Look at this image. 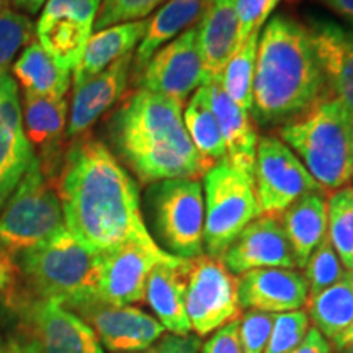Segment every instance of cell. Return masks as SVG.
<instances>
[{"instance_id":"cell-1","label":"cell","mask_w":353,"mask_h":353,"mask_svg":"<svg viewBox=\"0 0 353 353\" xmlns=\"http://www.w3.org/2000/svg\"><path fill=\"white\" fill-rule=\"evenodd\" d=\"M65 229L95 252L149 239L138 183L101 141L79 136L65 149L54 180Z\"/></svg>"},{"instance_id":"cell-2","label":"cell","mask_w":353,"mask_h":353,"mask_svg":"<svg viewBox=\"0 0 353 353\" xmlns=\"http://www.w3.org/2000/svg\"><path fill=\"white\" fill-rule=\"evenodd\" d=\"M329 92L307 26L275 15L259 39L252 113L263 126H286L327 99Z\"/></svg>"},{"instance_id":"cell-3","label":"cell","mask_w":353,"mask_h":353,"mask_svg":"<svg viewBox=\"0 0 353 353\" xmlns=\"http://www.w3.org/2000/svg\"><path fill=\"white\" fill-rule=\"evenodd\" d=\"M110 136L123 162L143 183L205 175L179 101L139 88L117 108Z\"/></svg>"},{"instance_id":"cell-4","label":"cell","mask_w":353,"mask_h":353,"mask_svg":"<svg viewBox=\"0 0 353 353\" xmlns=\"http://www.w3.org/2000/svg\"><path fill=\"white\" fill-rule=\"evenodd\" d=\"M13 259L30 298L68 306L77 299L97 296L100 252L79 242L68 229Z\"/></svg>"},{"instance_id":"cell-5","label":"cell","mask_w":353,"mask_h":353,"mask_svg":"<svg viewBox=\"0 0 353 353\" xmlns=\"http://www.w3.org/2000/svg\"><path fill=\"white\" fill-rule=\"evenodd\" d=\"M280 139L324 190L335 192L353 180V118L337 99L327 97L303 118L281 126Z\"/></svg>"},{"instance_id":"cell-6","label":"cell","mask_w":353,"mask_h":353,"mask_svg":"<svg viewBox=\"0 0 353 353\" xmlns=\"http://www.w3.org/2000/svg\"><path fill=\"white\" fill-rule=\"evenodd\" d=\"M65 229L54 187L43 174L37 156L0 210V249L15 255Z\"/></svg>"},{"instance_id":"cell-7","label":"cell","mask_w":353,"mask_h":353,"mask_svg":"<svg viewBox=\"0 0 353 353\" xmlns=\"http://www.w3.org/2000/svg\"><path fill=\"white\" fill-rule=\"evenodd\" d=\"M205 228L203 249L206 255L221 259L247 224L260 216L254 179L226 159L203 175Z\"/></svg>"},{"instance_id":"cell-8","label":"cell","mask_w":353,"mask_h":353,"mask_svg":"<svg viewBox=\"0 0 353 353\" xmlns=\"http://www.w3.org/2000/svg\"><path fill=\"white\" fill-rule=\"evenodd\" d=\"M152 224L165 252L180 259L203 255L205 198L196 179H169L149 192Z\"/></svg>"},{"instance_id":"cell-9","label":"cell","mask_w":353,"mask_h":353,"mask_svg":"<svg viewBox=\"0 0 353 353\" xmlns=\"http://www.w3.org/2000/svg\"><path fill=\"white\" fill-rule=\"evenodd\" d=\"M252 179L260 216L280 218L306 193L325 192L296 154L276 136L259 139Z\"/></svg>"},{"instance_id":"cell-10","label":"cell","mask_w":353,"mask_h":353,"mask_svg":"<svg viewBox=\"0 0 353 353\" xmlns=\"http://www.w3.org/2000/svg\"><path fill=\"white\" fill-rule=\"evenodd\" d=\"M185 311L198 337L213 334L242 312L237 298V278L219 259H192L185 293Z\"/></svg>"},{"instance_id":"cell-11","label":"cell","mask_w":353,"mask_h":353,"mask_svg":"<svg viewBox=\"0 0 353 353\" xmlns=\"http://www.w3.org/2000/svg\"><path fill=\"white\" fill-rule=\"evenodd\" d=\"M170 257L172 254L165 252L154 237L131 239L100 252L97 296L118 306L141 303L149 273L157 263Z\"/></svg>"},{"instance_id":"cell-12","label":"cell","mask_w":353,"mask_h":353,"mask_svg":"<svg viewBox=\"0 0 353 353\" xmlns=\"http://www.w3.org/2000/svg\"><path fill=\"white\" fill-rule=\"evenodd\" d=\"M85 321L112 352L148 350L156 343L165 329L156 317L138 307L118 306L99 296H87L65 306Z\"/></svg>"},{"instance_id":"cell-13","label":"cell","mask_w":353,"mask_h":353,"mask_svg":"<svg viewBox=\"0 0 353 353\" xmlns=\"http://www.w3.org/2000/svg\"><path fill=\"white\" fill-rule=\"evenodd\" d=\"M101 0H48L37 23V39L59 68L74 70L94 33Z\"/></svg>"},{"instance_id":"cell-14","label":"cell","mask_w":353,"mask_h":353,"mask_svg":"<svg viewBox=\"0 0 353 353\" xmlns=\"http://www.w3.org/2000/svg\"><path fill=\"white\" fill-rule=\"evenodd\" d=\"M139 87L179 101H185L205 83L198 43V23L162 46L139 74Z\"/></svg>"},{"instance_id":"cell-15","label":"cell","mask_w":353,"mask_h":353,"mask_svg":"<svg viewBox=\"0 0 353 353\" xmlns=\"http://www.w3.org/2000/svg\"><path fill=\"white\" fill-rule=\"evenodd\" d=\"M19 299L38 353H103L94 329L61 303Z\"/></svg>"},{"instance_id":"cell-16","label":"cell","mask_w":353,"mask_h":353,"mask_svg":"<svg viewBox=\"0 0 353 353\" xmlns=\"http://www.w3.org/2000/svg\"><path fill=\"white\" fill-rule=\"evenodd\" d=\"M221 262L232 275L259 268H298L280 218L259 216L242 229Z\"/></svg>"},{"instance_id":"cell-17","label":"cell","mask_w":353,"mask_h":353,"mask_svg":"<svg viewBox=\"0 0 353 353\" xmlns=\"http://www.w3.org/2000/svg\"><path fill=\"white\" fill-rule=\"evenodd\" d=\"M21 118L25 120V136L39 161L44 176L54 183L65 152L68 101L65 99L25 94Z\"/></svg>"},{"instance_id":"cell-18","label":"cell","mask_w":353,"mask_h":353,"mask_svg":"<svg viewBox=\"0 0 353 353\" xmlns=\"http://www.w3.org/2000/svg\"><path fill=\"white\" fill-rule=\"evenodd\" d=\"M34 152L23 131L19 88L13 79L0 76V210L32 164Z\"/></svg>"},{"instance_id":"cell-19","label":"cell","mask_w":353,"mask_h":353,"mask_svg":"<svg viewBox=\"0 0 353 353\" xmlns=\"http://www.w3.org/2000/svg\"><path fill=\"white\" fill-rule=\"evenodd\" d=\"M306 278L296 268H259L237 278L241 309L281 314L299 311L307 303Z\"/></svg>"},{"instance_id":"cell-20","label":"cell","mask_w":353,"mask_h":353,"mask_svg":"<svg viewBox=\"0 0 353 353\" xmlns=\"http://www.w3.org/2000/svg\"><path fill=\"white\" fill-rule=\"evenodd\" d=\"M132 57L134 52H130L121 59L88 79L81 87L74 88L72 103H70L69 123L65 136L68 139H76L85 134L97 121L121 99L130 82Z\"/></svg>"},{"instance_id":"cell-21","label":"cell","mask_w":353,"mask_h":353,"mask_svg":"<svg viewBox=\"0 0 353 353\" xmlns=\"http://www.w3.org/2000/svg\"><path fill=\"white\" fill-rule=\"evenodd\" d=\"M307 28L329 95L341 101L353 118V32L322 20L312 21Z\"/></svg>"},{"instance_id":"cell-22","label":"cell","mask_w":353,"mask_h":353,"mask_svg":"<svg viewBox=\"0 0 353 353\" xmlns=\"http://www.w3.org/2000/svg\"><path fill=\"white\" fill-rule=\"evenodd\" d=\"M190 263L192 259L172 255L152 268L145 283L144 299L156 312L162 327L170 334H192V325L185 311Z\"/></svg>"},{"instance_id":"cell-23","label":"cell","mask_w":353,"mask_h":353,"mask_svg":"<svg viewBox=\"0 0 353 353\" xmlns=\"http://www.w3.org/2000/svg\"><path fill=\"white\" fill-rule=\"evenodd\" d=\"M198 43L205 77L203 85L218 82L229 57L239 46V19L234 0H211L198 21Z\"/></svg>"},{"instance_id":"cell-24","label":"cell","mask_w":353,"mask_h":353,"mask_svg":"<svg viewBox=\"0 0 353 353\" xmlns=\"http://www.w3.org/2000/svg\"><path fill=\"white\" fill-rule=\"evenodd\" d=\"M206 90L226 145L228 161L244 174L252 176L260 138L250 113L239 107L223 90L219 81L208 83Z\"/></svg>"},{"instance_id":"cell-25","label":"cell","mask_w":353,"mask_h":353,"mask_svg":"<svg viewBox=\"0 0 353 353\" xmlns=\"http://www.w3.org/2000/svg\"><path fill=\"white\" fill-rule=\"evenodd\" d=\"M145 30H148V20H139L113 25L92 33L81 61L72 72L74 88L81 87L88 79L110 68L114 61L134 52V48H138L143 41Z\"/></svg>"},{"instance_id":"cell-26","label":"cell","mask_w":353,"mask_h":353,"mask_svg":"<svg viewBox=\"0 0 353 353\" xmlns=\"http://www.w3.org/2000/svg\"><path fill=\"white\" fill-rule=\"evenodd\" d=\"M211 0H167L151 19H148V30L132 57V68L138 77L162 46L201 20Z\"/></svg>"},{"instance_id":"cell-27","label":"cell","mask_w":353,"mask_h":353,"mask_svg":"<svg viewBox=\"0 0 353 353\" xmlns=\"http://www.w3.org/2000/svg\"><path fill=\"white\" fill-rule=\"evenodd\" d=\"M298 268L306 267L309 257L327 234V198L325 192L303 195L280 216Z\"/></svg>"},{"instance_id":"cell-28","label":"cell","mask_w":353,"mask_h":353,"mask_svg":"<svg viewBox=\"0 0 353 353\" xmlns=\"http://www.w3.org/2000/svg\"><path fill=\"white\" fill-rule=\"evenodd\" d=\"M13 76L23 87L25 94L52 99H64L72 82V72L59 68L38 39H32L15 61Z\"/></svg>"},{"instance_id":"cell-29","label":"cell","mask_w":353,"mask_h":353,"mask_svg":"<svg viewBox=\"0 0 353 353\" xmlns=\"http://www.w3.org/2000/svg\"><path fill=\"white\" fill-rule=\"evenodd\" d=\"M183 125L201 159L205 174L219 161L226 159V145L211 108L206 85L198 88L183 107Z\"/></svg>"},{"instance_id":"cell-30","label":"cell","mask_w":353,"mask_h":353,"mask_svg":"<svg viewBox=\"0 0 353 353\" xmlns=\"http://www.w3.org/2000/svg\"><path fill=\"white\" fill-rule=\"evenodd\" d=\"M306 306L309 321L334 342L353 322V272H345L341 280L309 298Z\"/></svg>"},{"instance_id":"cell-31","label":"cell","mask_w":353,"mask_h":353,"mask_svg":"<svg viewBox=\"0 0 353 353\" xmlns=\"http://www.w3.org/2000/svg\"><path fill=\"white\" fill-rule=\"evenodd\" d=\"M260 33L262 32L252 33L236 48V51L232 52V56L224 65L219 79L223 90L247 112L252 110L254 76Z\"/></svg>"},{"instance_id":"cell-32","label":"cell","mask_w":353,"mask_h":353,"mask_svg":"<svg viewBox=\"0 0 353 353\" xmlns=\"http://www.w3.org/2000/svg\"><path fill=\"white\" fill-rule=\"evenodd\" d=\"M327 236L347 272H353V187L335 190L327 198Z\"/></svg>"},{"instance_id":"cell-33","label":"cell","mask_w":353,"mask_h":353,"mask_svg":"<svg viewBox=\"0 0 353 353\" xmlns=\"http://www.w3.org/2000/svg\"><path fill=\"white\" fill-rule=\"evenodd\" d=\"M303 270L307 283V299L319 294L321 291L329 288L330 285H334L335 281H339L345 275V267L335 252L327 234L321 241V244L316 247L314 252L311 254Z\"/></svg>"},{"instance_id":"cell-34","label":"cell","mask_w":353,"mask_h":353,"mask_svg":"<svg viewBox=\"0 0 353 353\" xmlns=\"http://www.w3.org/2000/svg\"><path fill=\"white\" fill-rule=\"evenodd\" d=\"M34 25L23 13L3 8L0 12V76H6L21 48L32 43Z\"/></svg>"},{"instance_id":"cell-35","label":"cell","mask_w":353,"mask_h":353,"mask_svg":"<svg viewBox=\"0 0 353 353\" xmlns=\"http://www.w3.org/2000/svg\"><path fill=\"white\" fill-rule=\"evenodd\" d=\"M165 2L167 0H101L94 30L100 32L113 25L145 20Z\"/></svg>"},{"instance_id":"cell-36","label":"cell","mask_w":353,"mask_h":353,"mask_svg":"<svg viewBox=\"0 0 353 353\" xmlns=\"http://www.w3.org/2000/svg\"><path fill=\"white\" fill-rule=\"evenodd\" d=\"M309 322L307 312L301 309L275 314L270 339L263 353H290L307 334Z\"/></svg>"},{"instance_id":"cell-37","label":"cell","mask_w":353,"mask_h":353,"mask_svg":"<svg viewBox=\"0 0 353 353\" xmlns=\"http://www.w3.org/2000/svg\"><path fill=\"white\" fill-rule=\"evenodd\" d=\"M275 314L247 309L239 317V337L244 353H263L270 339Z\"/></svg>"},{"instance_id":"cell-38","label":"cell","mask_w":353,"mask_h":353,"mask_svg":"<svg viewBox=\"0 0 353 353\" xmlns=\"http://www.w3.org/2000/svg\"><path fill=\"white\" fill-rule=\"evenodd\" d=\"M281 0H234L239 19V44L252 33L262 32Z\"/></svg>"},{"instance_id":"cell-39","label":"cell","mask_w":353,"mask_h":353,"mask_svg":"<svg viewBox=\"0 0 353 353\" xmlns=\"http://www.w3.org/2000/svg\"><path fill=\"white\" fill-rule=\"evenodd\" d=\"M239 317L214 330L201 345V353H244L239 337Z\"/></svg>"},{"instance_id":"cell-40","label":"cell","mask_w":353,"mask_h":353,"mask_svg":"<svg viewBox=\"0 0 353 353\" xmlns=\"http://www.w3.org/2000/svg\"><path fill=\"white\" fill-rule=\"evenodd\" d=\"M201 337L196 334H164L151 347L152 353H200Z\"/></svg>"},{"instance_id":"cell-41","label":"cell","mask_w":353,"mask_h":353,"mask_svg":"<svg viewBox=\"0 0 353 353\" xmlns=\"http://www.w3.org/2000/svg\"><path fill=\"white\" fill-rule=\"evenodd\" d=\"M290 353H330V343L316 327H309L303 341Z\"/></svg>"},{"instance_id":"cell-42","label":"cell","mask_w":353,"mask_h":353,"mask_svg":"<svg viewBox=\"0 0 353 353\" xmlns=\"http://www.w3.org/2000/svg\"><path fill=\"white\" fill-rule=\"evenodd\" d=\"M19 281L15 259L12 254L0 249V290H13Z\"/></svg>"},{"instance_id":"cell-43","label":"cell","mask_w":353,"mask_h":353,"mask_svg":"<svg viewBox=\"0 0 353 353\" xmlns=\"http://www.w3.org/2000/svg\"><path fill=\"white\" fill-rule=\"evenodd\" d=\"M329 10L353 25V0H321Z\"/></svg>"},{"instance_id":"cell-44","label":"cell","mask_w":353,"mask_h":353,"mask_svg":"<svg viewBox=\"0 0 353 353\" xmlns=\"http://www.w3.org/2000/svg\"><path fill=\"white\" fill-rule=\"evenodd\" d=\"M0 353H38V348L32 339L30 341H26V339H12L10 342L2 345Z\"/></svg>"},{"instance_id":"cell-45","label":"cell","mask_w":353,"mask_h":353,"mask_svg":"<svg viewBox=\"0 0 353 353\" xmlns=\"http://www.w3.org/2000/svg\"><path fill=\"white\" fill-rule=\"evenodd\" d=\"M334 343L339 350H345V348L353 347V322L341 335H339L337 339H335Z\"/></svg>"},{"instance_id":"cell-46","label":"cell","mask_w":353,"mask_h":353,"mask_svg":"<svg viewBox=\"0 0 353 353\" xmlns=\"http://www.w3.org/2000/svg\"><path fill=\"white\" fill-rule=\"evenodd\" d=\"M46 2L48 0H13L15 7H19L21 10H26L30 13H37L39 8H43V6Z\"/></svg>"},{"instance_id":"cell-47","label":"cell","mask_w":353,"mask_h":353,"mask_svg":"<svg viewBox=\"0 0 353 353\" xmlns=\"http://www.w3.org/2000/svg\"><path fill=\"white\" fill-rule=\"evenodd\" d=\"M7 2L8 0H0V12H2L3 8H7Z\"/></svg>"},{"instance_id":"cell-48","label":"cell","mask_w":353,"mask_h":353,"mask_svg":"<svg viewBox=\"0 0 353 353\" xmlns=\"http://www.w3.org/2000/svg\"><path fill=\"white\" fill-rule=\"evenodd\" d=\"M342 353H353V347L345 348V350H342Z\"/></svg>"},{"instance_id":"cell-49","label":"cell","mask_w":353,"mask_h":353,"mask_svg":"<svg viewBox=\"0 0 353 353\" xmlns=\"http://www.w3.org/2000/svg\"><path fill=\"white\" fill-rule=\"evenodd\" d=\"M130 353H138V352H130ZM139 353H152V352H139Z\"/></svg>"},{"instance_id":"cell-50","label":"cell","mask_w":353,"mask_h":353,"mask_svg":"<svg viewBox=\"0 0 353 353\" xmlns=\"http://www.w3.org/2000/svg\"><path fill=\"white\" fill-rule=\"evenodd\" d=\"M0 348H2V341H0Z\"/></svg>"}]
</instances>
